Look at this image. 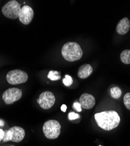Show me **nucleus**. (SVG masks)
<instances>
[{
  "instance_id": "1",
  "label": "nucleus",
  "mask_w": 130,
  "mask_h": 146,
  "mask_svg": "<svg viewBox=\"0 0 130 146\" xmlns=\"http://www.w3.org/2000/svg\"><path fill=\"white\" fill-rule=\"evenodd\" d=\"M94 118L100 128L107 131L116 128L120 123V117L115 111H106L96 113Z\"/></svg>"
},
{
  "instance_id": "2",
  "label": "nucleus",
  "mask_w": 130,
  "mask_h": 146,
  "mask_svg": "<svg viewBox=\"0 0 130 146\" xmlns=\"http://www.w3.org/2000/svg\"><path fill=\"white\" fill-rule=\"evenodd\" d=\"M62 55L68 62H75L80 59L83 56V51L80 45L76 42L65 43L62 48Z\"/></svg>"
},
{
  "instance_id": "3",
  "label": "nucleus",
  "mask_w": 130,
  "mask_h": 146,
  "mask_svg": "<svg viewBox=\"0 0 130 146\" xmlns=\"http://www.w3.org/2000/svg\"><path fill=\"white\" fill-rule=\"evenodd\" d=\"M61 125L56 120H49L44 123L43 131L45 137L49 139H56L61 134Z\"/></svg>"
},
{
  "instance_id": "4",
  "label": "nucleus",
  "mask_w": 130,
  "mask_h": 146,
  "mask_svg": "<svg viewBox=\"0 0 130 146\" xmlns=\"http://www.w3.org/2000/svg\"><path fill=\"white\" fill-rule=\"evenodd\" d=\"M25 135L24 129L19 126H14L5 131L3 142L11 141L15 143L21 141Z\"/></svg>"
},
{
  "instance_id": "5",
  "label": "nucleus",
  "mask_w": 130,
  "mask_h": 146,
  "mask_svg": "<svg viewBox=\"0 0 130 146\" xmlns=\"http://www.w3.org/2000/svg\"><path fill=\"white\" fill-rule=\"evenodd\" d=\"M21 9L19 4L15 0L8 2L2 8V13L7 18L15 19L19 17Z\"/></svg>"
},
{
  "instance_id": "6",
  "label": "nucleus",
  "mask_w": 130,
  "mask_h": 146,
  "mask_svg": "<svg viewBox=\"0 0 130 146\" xmlns=\"http://www.w3.org/2000/svg\"><path fill=\"white\" fill-rule=\"evenodd\" d=\"M6 78L9 84L17 85L25 82L28 79V76L25 71L20 70H14L7 73Z\"/></svg>"
},
{
  "instance_id": "7",
  "label": "nucleus",
  "mask_w": 130,
  "mask_h": 146,
  "mask_svg": "<svg viewBox=\"0 0 130 146\" xmlns=\"http://www.w3.org/2000/svg\"><path fill=\"white\" fill-rule=\"evenodd\" d=\"M22 91L17 88L7 90L3 95V99L7 105H11L19 100L22 97Z\"/></svg>"
},
{
  "instance_id": "8",
  "label": "nucleus",
  "mask_w": 130,
  "mask_h": 146,
  "mask_svg": "<svg viewBox=\"0 0 130 146\" xmlns=\"http://www.w3.org/2000/svg\"><path fill=\"white\" fill-rule=\"evenodd\" d=\"M37 101L42 108L49 109L53 106L55 102V97L52 92L45 91L40 95Z\"/></svg>"
},
{
  "instance_id": "9",
  "label": "nucleus",
  "mask_w": 130,
  "mask_h": 146,
  "mask_svg": "<svg viewBox=\"0 0 130 146\" xmlns=\"http://www.w3.org/2000/svg\"><path fill=\"white\" fill-rule=\"evenodd\" d=\"M34 16V12L32 8L28 5H24L21 8L19 15V19L24 25L29 24Z\"/></svg>"
},
{
  "instance_id": "10",
  "label": "nucleus",
  "mask_w": 130,
  "mask_h": 146,
  "mask_svg": "<svg viewBox=\"0 0 130 146\" xmlns=\"http://www.w3.org/2000/svg\"><path fill=\"white\" fill-rule=\"evenodd\" d=\"M79 103L82 108L86 109H90L93 108L95 105L96 100L92 95L85 93L81 95Z\"/></svg>"
},
{
  "instance_id": "11",
  "label": "nucleus",
  "mask_w": 130,
  "mask_h": 146,
  "mask_svg": "<svg viewBox=\"0 0 130 146\" xmlns=\"http://www.w3.org/2000/svg\"><path fill=\"white\" fill-rule=\"evenodd\" d=\"M130 29V22L127 18H124L118 23L116 31L117 32L121 35H125Z\"/></svg>"
},
{
  "instance_id": "12",
  "label": "nucleus",
  "mask_w": 130,
  "mask_h": 146,
  "mask_svg": "<svg viewBox=\"0 0 130 146\" xmlns=\"http://www.w3.org/2000/svg\"><path fill=\"white\" fill-rule=\"evenodd\" d=\"M93 72L92 67L89 64H85L81 66L78 70L77 76L81 79H85L89 77Z\"/></svg>"
},
{
  "instance_id": "13",
  "label": "nucleus",
  "mask_w": 130,
  "mask_h": 146,
  "mask_svg": "<svg viewBox=\"0 0 130 146\" xmlns=\"http://www.w3.org/2000/svg\"><path fill=\"white\" fill-rule=\"evenodd\" d=\"M121 62L126 64H130V50H125L123 51L120 55Z\"/></svg>"
},
{
  "instance_id": "14",
  "label": "nucleus",
  "mask_w": 130,
  "mask_h": 146,
  "mask_svg": "<svg viewBox=\"0 0 130 146\" xmlns=\"http://www.w3.org/2000/svg\"><path fill=\"white\" fill-rule=\"evenodd\" d=\"M110 93H111V96L112 98L114 99H119L121 96L122 91L120 88L115 87H113L111 89Z\"/></svg>"
},
{
  "instance_id": "15",
  "label": "nucleus",
  "mask_w": 130,
  "mask_h": 146,
  "mask_svg": "<svg viewBox=\"0 0 130 146\" xmlns=\"http://www.w3.org/2000/svg\"><path fill=\"white\" fill-rule=\"evenodd\" d=\"M48 78L52 81H57L60 80L61 77L59 75V73L56 71H50L48 75Z\"/></svg>"
},
{
  "instance_id": "16",
  "label": "nucleus",
  "mask_w": 130,
  "mask_h": 146,
  "mask_svg": "<svg viewBox=\"0 0 130 146\" xmlns=\"http://www.w3.org/2000/svg\"><path fill=\"white\" fill-rule=\"evenodd\" d=\"M73 82V81L72 77L69 75H66L65 77L63 80V83L66 87H69L70 86H72Z\"/></svg>"
},
{
  "instance_id": "17",
  "label": "nucleus",
  "mask_w": 130,
  "mask_h": 146,
  "mask_svg": "<svg viewBox=\"0 0 130 146\" xmlns=\"http://www.w3.org/2000/svg\"><path fill=\"white\" fill-rule=\"evenodd\" d=\"M124 104L125 107L130 111V92L127 93L124 96Z\"/></svg>"
},
{
  "instance_id": "18",
  "label": "nucleus",
  "mask_w": 130,
  "mask_h": 146,
  "mask_svg": "<svg viewBox=\"0 0 130 146\" xmlns=\"http://www.w3.org/2000/svg\"><path fill=\"white\" fill-rule=\"evenodd\" d=\"M69 119L70 120H73L77 119H79L80 117V115L76 113H75L73 112H72L69 113Z\"/></svg>"
},
{
  "instance_id": "19",
  "label": "nucleus",
  "mask_w": 130,
  "mask_h": 146,
  "mask_svg": "<svg viewBox=\"0 0 130 146\" xmlns=\"http://www.w3.org/2000/svg\"><path fill=\"white\" fill-rule=\"evenodd\" d=\"M73 108L75 109V110L79 112H80L81 111V106L80 105V104L78 102H75L74 104H73Z\"/></svg>"
},
{
  "instance_id": "20",
  "label": "nucleus",
  "mask_w": 130,
  "mask_h": 146,
  "mask_svg": "<svg viewBox=\"0 0 130 146\" xmlns=\"http://www.w3.org/2000/svg\"><path fill=\"white\" fill-rule=\"evenodd\" d=\"M4 135H5V131L3 129H0V141L3 140L4 137Z\"/></svg>"
},
{
  "instance_id": "21",
  "label": "nucleus",
  "mask_w": 130,
  "mask_h": 146,
  "mask_svg": "<svg viewBox=\"0 0 130 146\" xmlns=\"http://www.w3.org/2000/svg\"><path fill=\"white\" fill-rule=\"evenodd\" d=\"M66 109H67V106L66 105L63 104L61 106V111L63 112H65L66 111Z\"/></svg>"
},
{
  "instance_id": "22",
  "label": "nucleus",
  "mask_w": 130,
  "mask_h": 146,
  "mask_svg": "<svg viewBox=\"0 0 130 146\" xmlns=\"http://www.w3.org/2000/svg\"><path fill=\"white\" fill-rule=\"evenodd\" d=\"M4 126V121L0 119V127H3Z\"/></svg>"
}]
</instances>
